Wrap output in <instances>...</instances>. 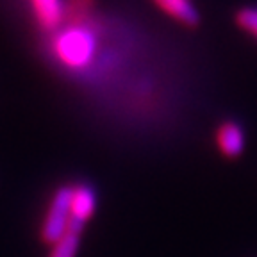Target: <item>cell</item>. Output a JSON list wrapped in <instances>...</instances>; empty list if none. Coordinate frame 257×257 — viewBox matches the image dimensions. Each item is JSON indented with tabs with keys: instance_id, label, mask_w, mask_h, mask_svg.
Here are the masks:
<instances>
[{
	"instance_id": "ba28073f",
	"label": "cell",
	"mask_w": 257,
	"mask_h": 257,
	"mask_svg": "<svg viewBox=\"0 0 257 257\" xmlns=\"http://www.w3.org/2000/svg\"><path fill=\"white\" fill-rule=\"evenodd\" d=\"M236 24L241 31L257 40V8H243L236 13Z\"/></svg>"
},
{
	"instance_id": "6da1fadb",
	"label": "cell",
	"mask_w": 257,
	"mask_h": 257,
	"mask_svg": "<svg viewBox=\"0 0 257 257\" xmlns=\"http://www.w3.org/2000/svg\"><path fill=\"white\" fill-rule=\"evenodd\" d=\"M52 54L61 66L73 72H82L95 61L96 40L84 27V22H75L70 27L54 32Z\"/></svg>"
},
{
	"instance_id": "277c9868",
	"label": "cell",
	"mask_w": 257,
	"mask_h": 257,
	"mask_svg": "<svg viewBox=\"0 0 257 257\" xmlns=\"http://www.w3.org/2000/svg\"><path fill=\"white\" fill-rule=\"evenodd\" d=\"M34 20L45 32H57L64 22L63 0H29Z\"/></svg>"
},
{
	"instance_id": "5b68a950",
	"label": "cell",
	"mask_w": 257,
	"mask_h": 257,
	"mask_svg": "<svg viewBox=\"0 0 257 257\" xmlns=\"http://www.w3.org/2000/svg\"><path fill=\"white\" fill-rule=\"evenodd\" d=\"M96 209V197L91 186L75 184L72 186V198H70V211L72 221L79 225H86V221L93 216Z\"/></svg>"
},
{
	"instance_id": "8992f818",
	"label": "cell",
	"mask_w": 257,
	"mask_h": 257,
	"mask_svg": "<svg viewBox=\"0 0 257 257\" xmlns=\"http://www.w3.org/2000/svg\"><path fill=\"white\" fill-rule=\"evenodd\" d=\"M154 4L161 9L163 13L173 18L175 22L188 27H195L200 22L197 8L193 6L191 0H152Z\"/></svg>"
},
{
	"instance_id": "52a82bcc",
	"label": "cell",
	"mask_w": 257,
	"mask_h": 257,
	"mask_svg": "<svg viewBox=\"0 0 257 257\" xmlns=\"http://www.w3.org/2000/svg\"><path fill=\"white\" fill-rule=\"evenodd\" d=\"M82 230H84V225L72 221L68 232L52 245V250H50L48 257H75L77 250H79V241Z\"/></svg>"
},
{
	"instance_id": "7a4b0ae2",
	"label": "cell",
	"mask_w": 257,
	"mask_h": 257,
	"mask_svg": "<svg viewBox=\"0 0 257 257\" xmlns=\"http://www.w3.org/2000/svg\"><path fill=\"white\" fill-rule=\"evenodd\" d=\"M70 198H72V186H61L54 193L52 202L48 205L43 225H41V239L48 245H54L57 239H61L68 232L72 223Z\"/></svg>"
},
{
	"instance_id": "3957f363",
	"label": "cell",
	"mask_w": 257,
	"mask_h": 257,
	"mask_svg": "<svg viewBox=\"0 0 257 257\" xmlns=\"http://www.w3.org/2000/svg\"><path fill=\"white\" fill-rule=\"evenodd\" d=\"M216 147L227 159H236L245 150V131L239 123L227 120L216 128Z\"/></svg>"
}]
</instances>
